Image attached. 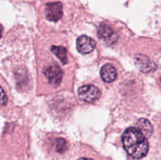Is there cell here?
Wrapping results in <instances>:
<instances>
[{
    "mask_svg": "<svg viewBox=\"0 0 161 160\" xmlns=\"http://www.w3.org/2000/svg\"><path fill=\"white\" fill-rule=\"evenodd\" d=\"M160 83H161V78H160Z\"/></svg>",
    "mask_w": 161,
    "mask_h": 160,
    "instance_id": "15",
    "label": "cell"
},
{
    "mask_svg": "<svg viewBox=\"0 0 161 160\" xmlns=\"http://www.w3.org/2000/svg\"><path fill=\"white\" fill-rule=\"evenodd\" d=\"M2 33H3V28H2V26L0 25V38L2 37Z\"/></svg>",
    "mask_w": 161,
    "mask_h": 160,
    "instance_id": "14",
    "label": "cell"
},
{
    "mask_svg": "<svg viewBox=\"0 0 161 160\" xmlns=\"http://www.w3.org/2000/svg\"><path fill=\"white\" fill-rule=\"evenodd\" d=\"M78 96L83 101L94 102L100 97L101 91L97 86L93 85L83 86L79 89Z\"/></svg>",
    "mask_w": 161,
    "mask_h": 160,
    "instance_id": "2",
    "label": "cell"
},
{
    "mask_svg": "<svg viewBox=\"0 0 161 160\" xmlns=\"http://www.w3.org/2000/svg\"><path fill=\"white\" fill-rule=\"evenodd\" d=\"M97 35H98L99 38L106 41V42H108V41L113 42V38L115 36L113 29L108 25L106 24H102L99 27Z\"/></svg>",
    "mask_w": 161,
    "mask_h": 160,
    "instance_id": "8",
    "label": "cell"
},
{
    "mask_svg": "<svg viewBox=\"0 0 161 160\" xmlns=\"http://www.w3.org/2000/svg\"><path fill=\"white\" fill-rule=\"evenodd\" d=\"M122 141L124 149L131 158L139 159L147 155L149 144L146 136L138 128L131 127L125 130Z\"/></svg>",
    "mask_w": 161,
    "mask_h": 160,
    "instance_id": "1",
    "label": "cell"
},
{
    "mask_svg": "<svg viewBox=\"0 0 161 160\" xmlns=\"http://www.w3.org/2000/svg\"><path fill=\"white\" fill-rule=\"evenodd\" d=\"M45 14L47 18L50 21H58L63 15L62 4L60 2L48 3L46 6Z\"/></svg>",
    "mask_w": 161,
    "mask_h": 160,
    "instance_id": "3",
    "label": "cell"
},
{
    "mask_svg": "<svg viewBox=\"0 0 161 160\" xmlns=\"http://www.w3.org/2000/svg\"><path fill=\"white\" fill-rule=\"evenodd\" d=\"M101 77L105 83H112L117 77V72L113 65L107 64L101 69Z\"/></svg>",
    "mask_w": 161,
    "mask_h": 160,
    "instance_id": "7",
    "label": "cell"
},
{
    "mask_svg": "<svg viewBox=\"0 0 161 160\" xmlns=\"http://www.w3.org/2000/svg\"><path fill=\"white\" fill-rule=\"evenodd\" d=\"M78 160H93V159H91V158H81Z\"/></svg>",
    "mask_w": 161,
    "mask_h": 160,
    "instance_id": "13",
    "label": "cell"
},
{
    "mask_svg": "<svg viewBox=\"0 0 161 160\" xmlns=\"http://www.w3.org/2000/svg\"><path fill=\"white\" fill-rule=\"evenodd\" d=\"M95 42L94 39L86 35H82L77 39L76 47L80 53L87 54L92 52L95 48Z\"/></svg>",
    "mask_w": 161,
    "mask_h": 160,
    "instance_id": "5",
    "label": "cell"
},
{
    "mask_svg": "<svg viewBox=\"0 0 161 160\" xmlns=\"http://www.w3.org/2000/svg\"><path fill=\"white\" fill-rule=\"evenodd\" d=\"M7 104V97L3 88L0 86V106H4Z\"/></svg>",
    "mask_w": 161,
    "mask_h": 160,
    "instance_id": "12",
    "label": "cell"
},
{
    "mask_svg": "<svg viewBox=\"0 0 161 160\" xmlns=\"http://www.w3.org/2000/svg\"><path fill=\"white\" fill-rule=\"evenodd\" d=\"M51 51L61 60V62L63 64H66L67 63V50L63 46H52Z\"/></svg>",
    "mask_w": 161,
    "mask_h": 160,
    "instance_id": "10",
    "label": "cell"
},
{
    "mask_svg": "<svg viewBox=\"0 0 161 160\" xmlns=\"http://www.w3.org/2000/svg\"><path fill=\"white\" fill-rule=\"evenodd\" d=\"M135 64L137 67L145 73L153 72L157 69V64L145 55H138L135 58Z\"/></svg>",
    "mask_w": 161,
    "mask_h": 160,
    "instance_id": "6",
    "label": "cell"
},
{
    "mask_svg": "<svg viewBox=\"0 0 161 160\" xmlns=\"http://www.w3.org/2000/svg\"><path fill=\"white\" fill-rule=\"evenodd\" d=\"M45 75L48 79L49 83L52 86H58L62 80L63 73L61 69L57 65L49 66L44 71Z\"/></svg>",
    "mask_w": 161,
    "mask_h": 160,
    "instance_id": "4",
    "label": "cell"
},
{
    "mask_svg": "<svg viewBox=\"0 0 161 160\" xmlns=\"http://www.w3.org/2000/svg\"><path fill=\"white\" fill-rule=\"evenodd\" d=\"M137 128L144 134L145 136H149L153 133L152 124L150 123L149 120L146 119H140L137 122Z\"/></svg>",
    "mask_w": 161,
    "mask_h": 160,
    "instance_id": "9",
    "label": "cell"
},
{
    "mask_svg": "<svg viewBox=\"0 0 161 160\" xmlns=\"http://www.w3.org/2000/svg\"><path fill=\"white\" fill-rule=\"evenodd\" d=\"M56 150L59 153H64L68 149V144L63 138H58L56 141Z\"/></svg>",
    "mask_w": 161,
    "mask_h": 160,
    "instance_id": "11",
    "label": "cell"
}]
</instances>
